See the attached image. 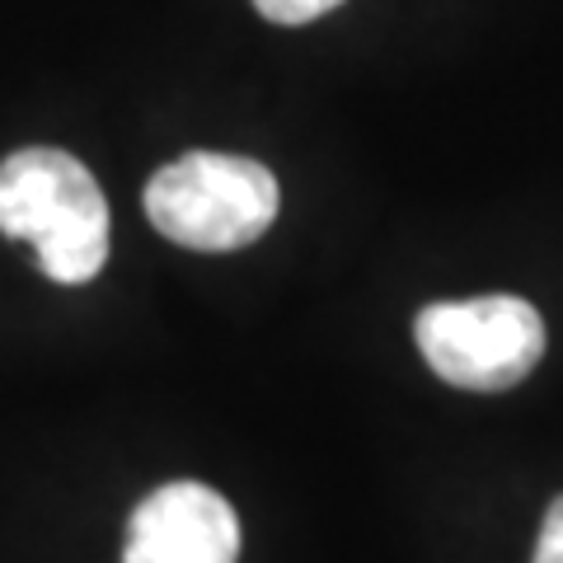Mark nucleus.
<instances>
[{
	"label": "nucleus",
	"mask_w": 563,
	"mask_h": 563,
	"mask_svg": "<svg viewBox=\"0 0 563 563\" xmlns=\"http://www.w3.org/2000/svg\"><path fill=\"white\" fill-rule=\"evenodd\" d=\"M240 521L235 507L207 484H165L136 503L128 521L122 563H235Z\"/></svg>",
	"instance_id": "20e7f679"
},
{
	"label": "nucleus",
	"mask_w": 563,
	"mask_h": 563,
	"mask_svg": "<svg viewBox=\"0 0 563 563\" xmlns=\"http://www.w3.org/2000/svg\"><path fill=\"white\" fill-rule=\"evenodd\" d=\"M531 563H563V493L550 503V512H544V526H540Z\"/></svg>",
	"instance_id": "423d86ee"
},
{
	"label": "nucleus",
	"mask_w": 563,
	"mask_h": 563,
	"mask_svg": "<svg viewBox=\"0 0 563 563\" xmlns=\"http://www.w3.org/2000/svg\"><path fill=\"white\" fill-rule=\"evenodd\" d=\"M0 231L29 240L52 282L80 287L109 258V202L76 155L29 146L0 165Z\"/></svg>",
	"instance_id": "f257e3e1"
},
{
	"label": "nucleus",
	"mask_w": 563,
	"mask_h": 563,
	"mask_svg": "<svg viewBox=\"0 0 563 563\" xmlns=\"http://www.w3.org/2000/svg\"><path fill=\"white\" fill-rule=\"evenodd\" d=\"M146 217L165 240L198 254L254 244L277 217V179L250 155L188 151L146 184Z\"/></svg>",
	"instance_id": "f03ea898"
},
{
	"label": "nucleus",
	"mask_w": 563,
	"mask_h": 563,
	"mask_svg": "<svg viewBox=\"0 0 563 563\" xmlns=\"http://www.w3.org/2000/svg\"><path fill=\"white\" fill-rule=\"evenodd\" d=\"M418 352L446 385L461 390H512L544 357V320L521 296L437 301L413 324Z\"/></svg>",
	"instance_id": "7ed1b4c3"
},
{
	"label": "nucleus",
	"mask_w": 563,
	"mask_h": 563,
	"mask_svg": "<svg viewBox=\"0 0 563 563\" xmlns=\"http://www.w3.org/2000/svg\"><path fill=\"white\" fill-rule=\"evenodd\" d=\"M343 0H254V10L263 14V20H273V24H310V20H320V14L329 10H339Z\"/></svg>",
	"instance_id": "39448f33"
}]
</instances>
